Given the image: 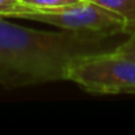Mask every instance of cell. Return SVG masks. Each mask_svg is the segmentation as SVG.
<instances>
[{"label": "cell", "instance_id": "obj_7", "mask_svg": "<svg viewBox=\"0 0 135 135\" xmlns=\"http://www.w3.org/2000/svg\"><path fill=\"white\" fill-rule=\"evenodd\" d=\"M113 52H115L117 54H120L126 58H130V60L135 61V32L128 35L127 40L120 41Z\"/></svg>", "mask_w": 135, "mask_h": 135}, {"label": "cell", "instance_id": "obj_2", "mask_svg": "<svg viewBox=\"0 0 135 135\" xmlns=\"http://www.w3.org/2000/svg\"><path fill=\"white\" fill-rule=\"evenodd\" d=\"M66 81L90 94H135V61L113 50L82 56L70 65Z\"/></svg>", "mask_w": 135, "mask_h": 135}, {"label": "cell", "instance_id": "obj_6", "mask_svg": "<svg viewBox=\"0 0 135 135\" xmlns=\"http://www.w3.org/2000/svg\"><path fill=\"white\" fill-rule=\"evenodd\" d=\"M21 2L31 8L52 9V8H58V7H64V6L74 4V3L81 2V0H21Z\"/></svg>", "mask_w": 135, "mask_h": 135}, {"label": "cell", "instance_id": "obj_3", "mask_svg": "<svg viewBox=\"0 0 135 135\" xmlns=\"http://www.w3.org/2000/svg\"><path fill=\"white\" fill-rule=\"evenodd\" d=\"M17 17L81 33L102 36L128 35L127 23L122 16L89 0L52 9H36L27 6V9Z\"/></svg>", "mask_w": 135, "mask_h": 135}, {"label": "cell", "instance_id": "obj_1", "mask_svg": "<svg viewBox=\"0 0 135 135\" xmlns=\"http://www.w3.org/2000/svg\"><path fill=\"white\" fill-rule=\"evenodd\" d=\"M115 37L66 29L37 31L0 17V85L13 89L66 81L77 58L114 50L119 44Z\"/></svg>", "mask_w": 135, "mask_h": 135}, {"label": "cell", "instance_id": "obj_4", "mask_svg": "<svg viewBox=\"0 0 135 135\" xmlns=\"http://www.w3.org/2000/svg\"><path fill=\"white\" fill-rule=\"evenodd\" d=\"M122 16L128 27V35L135 32V0H89Z\"/></svg>", "mask_w": 135, "mask_h": 135}, {"label": "cell", "instance_id": "obj_5", "mask_svg": "<svg viewBox=\"0 0 135 135\" xmlns=\"http://www.w3.org/2000/svg\"><path fill=\"white\" fill-rule=\"evenodd\" d=\"M25 9L21 0H0V17H17Z\"/></svg>", "mask_w": 135, "mask_h": 135}]
</instances>
